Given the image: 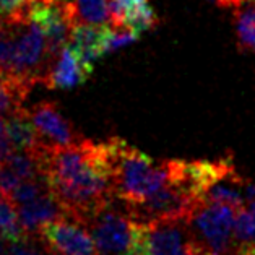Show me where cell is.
Returning a JSON list of instances; mask_svg holds the SVG:
<instances>
[{"mask_svg": "<svg viewBox=\"0 0 255 255\" xmlns=\"http://www.w3.org/2000/svg\"><path fill=\"white\" fill-rule=\"evenodd\" d=\"M39 148L46 180L68 218L86 225L96 211L116 198L106 143L82 140L52 146L39 141Z\"/></svg>", "mask_w": 255, "mask_h": 255, "instance_id": "obj_1", "label": "cell"}, {"mask_svg": "<svg viewBox=\"0 0 255 255\" xmlns=\"http://www.w3.org/2000/svg\"><path fill=\"white\" fill-rule=\"evenodd\" d=\"M106 145L113 171L114 197L124 205L143 202L167 182L166 161L156 164V161L119 136L106 141Z\"/></svg>", "mask_w": 255, "mask_h": 255, "instance_id": "obj_2", "label": "cell"}, {"mask_svg": "<svg viewBox=\"0 0 255 255\" xmlns=\"http://www.w3.org/2000/svg\"><path fill=\"white\" fill-rule=\"evenodd\" d=\"M113 202L85 225L95 241L96 255H148V225L130 216L127 208H114Z\"/></svg>", "mask_w": 255, "mask_h": 255, "instance_id": "obj_3", "label": "cell"}, {"mask_svg": "<svg viewBox=\"0 0 255 255\" xmlns=\"http://www.w3.org/2000/svg\"><path fill=\"white\" fill-rule=\"evenodd\" d=\"M238 210L220 203H200L187 218L192 238L210 255H236L234 223Z\"/></svg>", "mask_w": 255, "mask_h": 255, "instance_id": "obj_4", "label": "cell"}, {"mask_svg": "<svg viewBox=\"0 0 255 255\" xmlns=\"http://www.w3.org/2000/svg\"><path fill=\"white\" fill-rule=\"evenodd\" d=\"M31 122L39 136V141L52 146H67L82 141L75 127L60 114L59 108L51 101H42L26 109Z\"/></svg>", "mask_w": 255, "mask_h": 255, "instance_id": "obj_5", "label": "cell"}, {"mask_svg": "<svg viewBox=\"0 0 255 255\" xmlns=\"http://www.w3.org/2000/svg\"><path fill=\"white\" fill-rule=\"evenodd\" d=\"M197 242L187 220H167L148 225V255H194Z\"/></svg>", "mask_w": 255, "mask_h": 255, "instance_id": "obj_6", "label": "cell"}, {"mask_svg": "<svg viewBox=\"0 0 255 255\" xmlns=\"http://www.w3.org/2000/svg\"><path fill=\"white\" fill-rule=\"evenodd\" d=\"M113 28L104 24L78 23L72 28L68 46L85 65L93 67V62L108 54V41Z\"/></svg>", "mask_w": 255, "mask_h": 255, "instance_id": "obj_7", "label": "cell"}, {"mask_svg": "<svg viewBox=\"0 0 255 255\" xmlns=\"http://www.w3.org/2000/svg\"><path fill=\"white\" fill-rule=\"evenodd\" d=\"M18 218H20L23 231L26 236H38L39 229L55 220H62V218H68L65 210L62 208L57 197L52 194V190L49 189L44 194L36 197L34 200L16 207Z\"/></svg>", "mask_w": 255, "mask_h": 255, "instance_id": "obj_8", "label": "cell"}, {"mask_svg": "<svg viewBox=\"0 0 255 255\" xmlns=\"http://www.w3.org/2000/svg\"><path fill=\"white\" fill-rule=\"evenodd\" d=\"M91 72L93 67L85 65L67 44L57 55V59L52 62L51 70L46 75L42 85L52 90L72 88V86L83 85L90 78Z\"/></svg>", "mask_w": 255, "mask_h": 255, "instance_id": "obj_9", "label": "cell"}, {"mask_svg": "<svg viewBox=\"0 0 255 255\" xmlns=\"http://www.w3.org/2000/svg\"><path fill=\"white\" fill-rule=\"evenodd\" d=\"M62 8L72 28L78 23L104 24L109 21V0H73Z\"/></svg>", "mask_w": 255, "mask_h": 255, "instance_id": "obj_10", "label": "cell"}, {"mask_svg": "<svg viewBox=\"0 0 255 255\" xmlns=\"http://www.w3.org/2000/svg\"><path fill=\"white\" fill-rule=\"evenodd\" d=\"M33 88L23 80L0 72V117H7L23 109V101Z\"/></svg>", "mask_w": 255, "mask_h": 255, "instance_id": "obj_11", "label": "cell"}, {"mask_svg": "<svg viewBox=\"0 0 255 255\" xmlns=\"http://www.w3.org/2000/svg\"><path fill=\"white\" fill-rule=\"evenodd\" d=\"M234 23L239 47L255 54V0H246L234 8Z\"/></svg>", "mask_w": 255, "mask_h": 255, "instance_id": "obj_12", "label": "cell"}, {"mask_svg": "<svg viewBox=\"0 0 255 255\" xmlns=\"http://www.w3.org/2000/svg\"><path fill=\"white\" fill-rule=\"evenodd\" d=\"M28 238L23 231L18 211L5 197L0 195V239L10 246L21 244L23 239Z\"/></svg>", "mask_w": 255, "mask_h": 255, "instance_id": "obj_13", "label": "cell"}, {"mask_svg": "<svg viewBox=\"0 0 255 255\" xmlns=\"http://www.w3.org/2000/svg\"><path fill=\"white\" fill-rule=\"evenodd\" d=\"M234 242L238 247L255 246V218L247 208H241L236 215Z\"/></svg>", "mask_w": 255, "mask_h": 255, "instance_id": "obj_14", "label": "cell"}, {"mask_svg": "<svg viewBox=\"0 0 255 255\" xmlns=\"http://www.w3.org/2000/svg\"><path fill=\"white\" fill-rule=\"evenodd\" d=\"M138 36L140 34H136L130 29H114L113 28L111 36H109V41H108V52L116 51V49H119L126 44H130V42L138 39Z\"/></svg>", "mask_w": 255, "mask_h": 255, "instance_id": "obj_15", "label": "cell"}, {"mask_svg": "<svg viewBox=\"0 0 255 255\" xmlns=\"http://www.w3.org/2000/svg\"><path fill=\"white\" fill-rule=\"evenodd\" d=\"M28 0H0V18H8L24 11Z\"/></svg>", "mask_w": 255, "mask_h": 255, "instance_id": "obj_16", "label": "cell"}, {"mask_svg": "<svg viewBox=\"0 0 255 255\" xmlns=\"http://www.w3.org/2000/svg\"><path fill=\"white\" fill-rule=\"evenodd\" d=\"M194 255H210L205 249H202L200 246H197V249H195V252H194Z\"/></svg>", "mask_w": 255, "mask_h": 255, "instance_id": "obj_17", "label": "cell"}]
</instances>
